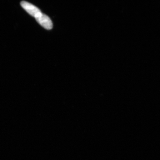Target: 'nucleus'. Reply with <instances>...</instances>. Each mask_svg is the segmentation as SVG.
Wrapping results in <instances>:
<instances>
[{
  "label": "nucleus",
  "mask_w": 160,
  "mask_h": 160,
  "mask_svg": "<svg viewBox=\"0 0 160 160\" xmlns=\"http://www.w3.org/2000/svg\"><path fill=\"white\" fill-rule=\"evenodd\" d=\"M22 7L32 17L37 18L41 12L40 10L36 6L26 1H22L21 3Z\"/></svg>",
  "instance_id": "1"
},
{
  "label": "nucleus",
  "mask_w": 160,
  "mask_h": 160,
  "mask_svg": "<svg viewBox=\"0 0 160 160\" xmlns=\"http://www.w3.org/2000/svg\"><path fill=\"white\" fill-rule=\"evenodd\" d=\"M35 19L45 29L50 30L52 28L53 24L51 20L48 16L42 13Z\"/></svg>",
  "instance_id": "2"
}]
</instances>
